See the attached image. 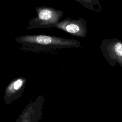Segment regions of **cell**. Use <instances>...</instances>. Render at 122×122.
Returning <instances> with one entry per match:
<instances>
[{
	"mask_svg": "<svg viewBox=\"0 0 122 122\" xmlns=\"http://www.w3.org/2000/svg\"><path fill=\"white\" fill-rule=\"evenodd\" d=\"M15 41L28 48L41 51L68 48H78L81 42L76 40L47 35H26L15 38Z\"/></svg>",
	"mask_w": 122,
	"mask_h": 122,
	"instance_id": "cell-1",
	"label": "cell"
},
{
	"mask_svg": "<svg viewBox=\"0 0 122 122\" xmlns=\"http://www.w3.org/2000/svg\"><path fill=\"white\" fill-rule=\"evenodd\" d=\"M37 15L29 21L26 29L54 27L63 16L62 10L52 7L40 6L36 8Z\"/></svg>",
	"mask_w": 122,
	"mask_h": 122,
	"instance_id": "cell-2",
	"label": "cell"
},
{
	"mask_svg": "<svg viewBox=\"0 0 122 122\" xmlns=\"http://www.w3.org/2000/svg\"><path fill=\"white\" fill-rule=\"evenodd\" d=\"M100 50L105 60L111 66L117 64L122 68V41L117 38L103 39Z\"/></svg>",
	"mask_w": 122,
	"mask_h": 122,
	"instance_id": "cell-3",
	"label": "cell"
},
{
	"mask_svg": "<svg viewBox=\"0 0 122 122\" xmlns=\"http://www.w3.org/2000/svg\"><path fill=\"white\" fill-rule=\"evenodd\" d=\"M73 36L84 38L87 34V21L83 18L65 19L58 21L54 27Z\"/></svg>",
	"mask_w": 122,
	"mask_h": 122,
	"instance_id": "cell-4",
	"label": "cell"
},
{
	"mask_svg": "<svg viewBox=\"0 0 122 122\" xmlns=\"http://www.w3.org/2000/svg\"><path fill=\"white\" fill-rule=\"evenodd\" d=\"M44 98L39 96L30 102L19 115L16 122H39L42 118V111Z\"/></svg>",
	"mask_w": 122,
	"mask_h": 122,
	"instance_id": "cell-5",
	"label": "cell"
},
{
	"mask_svg": "<svg viewBox=\"0 0 122 122\" xmlns=\"http://www.w3.org/2000/svg\"><path fill=\"white\" fill-rule=\"evenodd\" d=\"M27 83V79L19 77L13 79L7 85L4 92L3 100L5 104L9 105L22 94Z\"/></svg>",
	"mask_w": 122,
	"mask_h": 122,
	"instance_id": "cell-6",
	"label": "cell"
},
{
	"mask_svg": "<svg viewBox=\"0 0 122 122\" xmlns=\"http://www.w3.org/2000/svg\"><path fill=\"white\" fill-rule=\"evenodd\" d=\"M83 6L90 10L101 13L102 11V6L99 0H82Z\"/></svg>",
	"mask_w": 122,
	"mask_h": 122,
	"instance_id": "cell-7",
	"label": "cell"
},
{
	"mask_svg": "<svg viewBox=\"0 0 122 122\" xmlns=\"http://www.w3.org/2000/svg\"><path fill=\"white\" fill-rule=\"evenodd\" d=\"M75 0V1L80 3L83 6V2H82V0Z\"/></svg>",
	"mask_w": 122,
	"mask_h": 122,
	"instance_id": "cell-8",
	"label": "cell"
}]
</instances>
